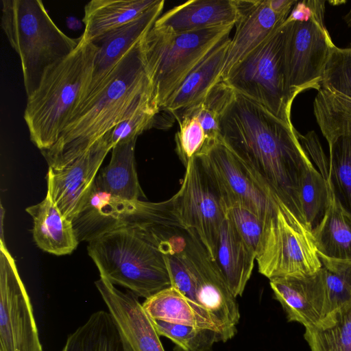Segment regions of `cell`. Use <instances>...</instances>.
I'll use <instances>...</instances> for the list:
<instances>
[{"mask_svg": "<svg viewBox=\"0 0 351 351\" xmlns=\"http://www.w3.org/2000/svg\"><path fill=\"white\" fill-rule=\"evenodd\" d=\"M255 261V252L226 217L220 228L215 262L234 297L242 295Z\"/></svg>", "mask_w": 351, "mask_h": 351, "instance_id": "cell-22", "label": "cell"}, {"mask_svg": "<svg viewBox=\"0 0 351 351\" xmlns=\"http://www.w3.org/2000/svg\"><path fill=\"white\" fill-rule=\"evenodd\" d=\"M198 155L213 177L226 210L233 206L244 207L258 216L266 228L284 204L266 182L221 138Z\"/></svg>", "mask_w": 351, "mask_h": 351, "instance_id": "cell-9", "label": "cell"}, {"mask_svg": "<svg viewBox=\"0 0 351 351\" xmlns=\"http://www.w3.org/2000/svg\"><path fill=\"white\" fill-rule=\"evenodd\" d=\"M152 321L159 336L170 339L175 343L178 350L214 351V344L219 341L223 342L221 334L215 330L172 324L160 320L152 319Z\"/></svg>", "mask_w": 351, "mask_h": 351, "instance_id": "cell-33", "label": "cell"}, {"mask_svg": "<svg viewBox=\"0 0 351 351\" xmlns=\"http://www.w3.org/2000/svg\"><path fill=\"white\" fill-rule=\"evenodd\" d=\"M237 18L236 0H191L161 14L154 25L182 33L235 25Z\"/></svg>", "mask_w": 351, "mask_h": 351, "instance_id": "cell-20", "label": "cell"}, {"mask_svg": "<svg viewBox=\"0 0 351 351\" xmlns=\"http://www.w3.org/2000/svg\"><path fill=\"white\" fill-rule=\"evenodd\" d=\"M111 149L106 134L84 154L65 167L48 168L47 193L69 220L72 221L86 203L97 173Z\"/></svg>", "mask_w": 351, "mask_h": 351, "instance_id": "cell-14", "label": "cell"}, {"mask_svg": "<svg viewBox=\"0 0 351 351\" xmlns=\"http://www.w3.org/2000/svg\"><path fill=\"white\" fill-rule=\"evenodd\" d=\"M195 287V302L210 317L223 342L234 337L240 319L236 297L197 235L188 230L182 252Z\"/></svg>", "mask_w": 351, "mask_h": 351, "instance_id": "cell-12", "label": "cell"}, {"mask_svg": "<svg viewBox=\"0 0 351 351\" xmlns=\"http://www.w3.org/2000/svg\"><path fill=\"white\" fill-rule=\"evenodd\" d=\"M136 202L114 196L94 184L88 199L72 221L78 241L89 243L126 226Z\"/></svg>", "mask_w": 351, "mask_h": 351, "instance_id": "cell-18", "label": "cell"}, {"mask_svg": "<svg viewBox=\"0 0 351 351\" xmlns=\"http://www.w3.org/2000/svg\"><path fill=\"white\" fill-rule=\"evenodd\" d=\"M136 139L117 143L112 148L110 162L99 171L95 185L122 199L136 202L145 197L141 188L135 161Z\"/></svg>", "mask_w": 351, "mask_h": 351, "instance_id": "cell-25", "label": "cell"}, {"mask_svg": "<svg viewBox=\"0 0 351 351\" xmlns=\"http://www.w3.org/2000/svg\"><path fill=\"white\" fill-rule=\"evenodd\" d=\"M1 27L19 56L29 97L48 67L69 55L80 43L61 31L40 0H2Z\"/></svg>", "mask_w": 351, "mask_h": 351, "instance_id": "cell-4", "label": "cell"}, {"mask_svg": "<svg viewBox=\"0 0 351 351\" xmlns=\"http://www.w3.org/2000/svg\"><path fill=\"white\" fill-rule=\"evenodd\" d=\"M142 306L152 319L219 332L208 315L173 286L145 299Z\"/></svg>", "mask_w": 351, "mask_h": 351, "instance_id": "cell-26", "label": "cell"}, {"mask_svg": "<svg viewBox=\"0 0 351 351\" xmlns=\"http://www.w3.org/2000/svg\"><path fill=\"white\" fill-rule=\"evenodd\" d=\"M220 137L305 225L300 186L312 162L293 126L234 92L221 118Z\"/></svg>", "mask_w": 351, "mask_h": 351, "instance_id": "cell-1", "label": "cell"}, {"mask_svg": "<svg viewBox=\"0 0 351 351\" xmlns=\"http://www.w3.org/2000/svg\"><path fill=\"white\" fill-rule=\"evenodd\" d=\"M231 38L226 37L192 70L179 88L168 99L159 114L173 118L203 99L221 80Z\"/></svg>", "mask_w": 351, "mask_h": 351, "instance_id": "cell-21", "label": "cell"}, {"mask_svg": "<svg viewBox=\"0 0 351 351\" xmlns=\"http://www.w3.org/2000/svg\"><path fill=\"white\" fill-rule=\"evenodd\" d=\"M179 129L176 134V152L180 160L187 167L189 161L200 154L207 145V137L197 119L184 115L177 120Z\"/></svg>", "mask_w": 351, "mask_h": 351, "instance_id": "cell-37", "label": "cell"}, {"mask_svg": "<svg viewBox=\"0 0 351 351\" xmlns=\"http://www.w3.org/2000/svg\"><path fill=\"white\" fill-rule=\"evenodd\" d=\"M256 261L269 280L306 276L322 267L311 231L284 204L265 228Z\"/></svg>", "mask_w": 351, "mask_h": 351, "instance_id": "cell-8", "label": "cell"}, {"mask_svg": "<svg viewBox=\"0 0 351 351\" xmlns=\"http://www.w3.org/2000/svg\"><path fill=\"white\" fill-rule=\"evenodd\" d=\"M275 299L281 304L288 322L304 328L317 325L325 316L326 293L324 271L303 277H280L269 280Z\"/></svg>", "mask_w": 351, "mask_h": 351, "instance_id": "cell-17", "label": "cell"}, {"mask_svg": "<svg viewBox=\"0 0 351 351\" xmlns=\"http://www.w3.org/2000/svg\"><path fill=\"white\" fill-rule=\"evenodd\" d=\"M67 25L69 28L76 29L80 28L79 27L80 26V23L75 18L70 17L67 19Z\"/></svg>", "mask_w": 351, "mask_h": 351, "instance_id": "cell-42", "label": "cell"}, {"mask_svg": "<svg viewBox=\"0 0 351 351\" xmlns=\"http://www.w3.org/2000/svg\"><path fill=\"white\" fill-rule=\"evenodd\" d=\"M236 1L238 18L221 74V80L236 64L277 31L289 15L275 12L268 0Z\"/></svg>", "mask_w": 351, "mask_h": 351, "instance_id": "cell-16", "label": "cell"}, {"mask_svg": "<svg viewBox=\"0 0 351 351\" xmlns=\"http://www.w3.org/2000/svg\"><path fill=\"white\" fill-rule=\"evenodd\" d=\"M332 192L327 180L313 164L305 170L300 186V203L304 221L311 232L323 219Z\"/></svg>", "mask_w": 351, "mask_h": 351, "instance_id": "cell-32", "label": "cell"}, {"mask_svg": "<svg viewBox=\"0 0 351 351\" xmlns=\"http://www.w3.org/2000/svg\"><path fill=\"white\" fill-rule=\"evenodd\" d=\"M0 351H43L16 263L0 241Z\"/></svg>", "mask_w": 351, "mask_h": 351, "instance_id": "cell-13", "label": "cell"}, {"mask_svg": "<svg viewBox=\"0 0 351 351\" xmlns=\"http://www.w3.org/2000/svg\"><path fill=\"white\" fill-rule=\"evenodd\" d=\"M234 27V24L182 33L153 25L141 49L153 97L160 110L192 70Z\"/></svg>", "mask_w": 351, "mask_h": 351, "instance_id": "cell-6", "label": "cell"}, {"mask_svg": "<svg viewBox=\"0 0 351 351\" xmlns=\"http://www.w3.org/2000/svg\"><path fill=\"white\" fill-rule=\"evenodd\" d=\"M320 88L351 100V45L333 48L324 71Z\"/></svg>", "mask_w": 351, "mask_h": 351, "instance_id": "cell-35", "label": "cell"}, {"mask_svg": "<svg viewBox=\"0 0 351 351\" xmlns=\"http://www.w3.org/2000/svg\"><path fill=\"white\" fill-rule=\"evenodd\" d=\"M158 0H92L84 7V38L97 44L106 35L136 19Z\"/></svg>", "mask_w": 351, "mask_h": 351, "instance_id": "cell-24", "label": "cell"}, {"mask_svg": "<svg viewBox=\"0 0 351 351\" xmlns=\"http://www.w3.org/2000/svg\"><path fill=\"white\" fill-rule=\"evenodd\" d=\"M152 100V86L141 40L83 100L57 142L41 152L49 167L62 168L82 156L118 123Z\"/></svg>", "mask_w": 351, "mask_h": 351, "instance_id": "cell-2", "label": "cell"}, {"mask_svg": "<svg viewBox=\"0 0 351 351\" xmlns=\"http://www.w3.org/2000/svg\"><path fill=\"white\" fill-rule=\"evenodd\" d=\"M344 21L348 27H351V8L348 12L343 16Z\"/></svg>", "mask_w": 351, "mask_h": 351, "instance_id": "cell-43", "label": "cell"}, {"mask_svg": "<svg viewBox=\"0 0 351 351\" xmlns=\"http://www.w3.org/2000/svg\"><path fill=\"white\" fill-rule=\"evenodd\" d=\"M226 217L256 254L265 229L264 222L255 213L239 206L229 207Z\"/></svg>", "mask_w": 351, "mask_h": 351, "instance_id": "cell-38", "label": "cell"}, {"mask_svg": "<svg viewBox=\"0 0 351 351\" xmlns=\"http://www.w3.org/2000/svg\"><path fill=\"white\" fill-rule=\"evenodd\" d=\"M234 93L233 89L221 80L202 101L178 113L174 119L178 120L184 115L196 117L204 130L208 145L221 138V118Z\"/></svg>", "mask_w": 351, "mask_h": 351, "instance_id": "cell-31", "label": "cell"}, {"mask_svg": "<svg viewBox=\"0 0 351 351\" xmlns=\"http://www.w3.org/2000/svg\"><path fill=\"white\" fill-rule=\"evenodd\" d=\"M80 36L77 47L48 67L27 97L23 117L31 141L41 152L57 142L91 83L98 45Z\"/></svg>", "mask_w": 351, "mask_h": 351, "instance_id": "cell-3", "label": "cell"}, {"mask_svg": "<svg viewBox=\"0 0 351 351\" xmlns=\"http://www.w3.org/2000/svg\"><path fill=\"white\" fill-rule=\"evenodd\" d=\"M95 284L112 317L123 351H165L138 296L121 291L103 277Z\"/></svg>", "mask_w": 351, "mask_h": 351, "instance_id": "cell-15", "label": "cell"}, {"mask_svg": "<svg viewBox=\"0 0 351 351\" xmlns=\"http://www.w3.org/2000/svg\"><path fill=\"white\" fill-rule=\"evenodd\" d=\"M62 351H123L121 339L109 312L93 313L67 337Z\"/></svg>", "mask_w": 351, "mask_h": 351, "instance_id": "cell-28", "label": "cell"}, {"mask_svg": "<svg viewBox=\"0 0 351 351\" xmlns=\"http://www.w3.org/2000/svg\"><path fill=\"white\" fill-rule=\"evenodd\" d=\"M158 113L159 109L154 100L143 105L106 133L111 147L121 142L137 139L143 132L154 127Z\"/></svg>", "mask_w": 351, "mask_h": 351, "instance_id": "cell-36", "label": "cell"}, {"mask_svg": "<svg viewBox=\"0 0 351 351\" xmlns=\"http://www.w3.org/2000/svg\"><path fill=\"white\" fill-rule=\"evenodd\" d=\"M26 211L33 219V237L41 250L57 256L70 254L75 250L79 241L72 221L62 215L49 193Z\"/></svg>", "mask_w": 351, "mask_h": 351, "instance_id": "cell-23", "label": "cell"}, {"mask_svg": "<svg viewBox=\"0 0 351 351\" xmlns=\"http://www.w3.org/2000/svg\"><path fill=\"white\" fill-rule=\"evenodd\" d=\"M164 5V0H158L145 13L110 32L97 43L98 52L86 97L103 82L122 58L153 27L160 16Z\"/></svg>", "mask_w": 351, "mask_h": 351, "instance_id": "cell-19", "label": "cell"}, {"mask_svg": "<svg viewBox=\"0 0 351 351\" xmlns=\"http://www.w3.org/2000/svg\"><path fill=\"white\" fill-rule=\"evenodd\" d=\"M324 3L319 1L308 21L285 22L284 64L293 100L304 90L320 88L325 66L335 47L324 25Z\"/></svg>", "mask_w": 351, "mask_h": 351, "instance_id": "cell-10", "label": "cell"}, {"mask_svg": "<svg viewBox=\"0 0 351 351\" xmlns=\"http://www.w3.org/2000/svg\"><path fill=\"white\" fill-rule=\"evenodd\" d=\"M311 232L319 256L351 261V216L332 193L323 219Z\"/></svg>", "mask_w": 351, "mask_h": 351, "instance_id": "cell-27", "label": "cell"}, {"mask_svg": "<svg viewBox=\"0 0 351 351\" xmlns=\"http://www.w3.org/2000/svg\"><path fill=\"white\" fill-rule=\"evenodd\" d=\"M319 1L307 0L297 1L293 5L287 22H305L309 21L318 5Z\"/></svg>", "mask_w": 351, "mask_h": 351, "instance_id": "cell-40", "label": "cell"}, {"mask_svg": "<svg viewBox=\"0 0 351 351\" xmlns=\"http://www.w3.org/2000/svg\"><path fill=\"white\" fill-rule=\"evenodd\" d=\"M304 338L310 351H351V300L305 328Z\"/></svg>", "mask_w": 351, "mask_h": 351, "instance_id": "cell-29", "label": "cell"}, {"mask_svg": "<svg viewBox=\"0 0 351 351\" xmlns=\"http://www.w3.org/2000/svg\"><path fill=\"white\" fill-rule=\"evenodd\" d=\"M171 200L181 221L195 233L215 261L226 207L213 177L199 155L189 161L180 189Z\"/></svg>", "mask_w": 351, "mask_h": 351, "instance_id": "cell-11", "label": "cell"}, {"mask_svg": "<svg viewBox=\"0 0 351 351\" xmlns=\"http://www.w3.org/2000/svg\"><path fill=\"white\" fill-rule=\"evenodd\" d=\"M298 138L306 154H308L312 157L313 160L319 168V173L327 180L329 170V160H328L323 152L315 133L311 131L305 136H301L298 133Z\"/></svg>", "mask_w": 351, "mask_h": 351, "instance_id": "cell-39", "label": "cell"}, {"mask_svg": "<svg viewBox=\"0 0 351 351\" xmlns=\"http://www.w3.org/2000/svg\"><path fill=\"white\" fill-rule=\"evenodd\" d=\"M326 141L330 151L327 182L336 201L351 216V128Z\"/></svg>", "mask_w": 351, "mask_h": 351, "instance_id": "cell-30", "label": "cell"}, {"mask_svg": "<svg viewBox=\"0 0 351 351\" xmlns=\"http://www.w3.org/2000/svg\"><path fill=\"white\" fill-rule=\"evenodd\" d=\"M284 24L236 64L222 80L233 90L261 104L286 123L293 125L284 64Z\"/></svg>", "mask_w": 351, "mask_h": 351, "instance_id": "cell-7", "label": "cell"}, {"mask_svg": "<svg viewBox=\"0 0 351 351\" xmlns=\"http://www.w3.org/2000/svg\"><path fill=\"white\" fill-rule=\"evenodd\" d=\"M297 1L295 0H268L271 8L278 14H290Z\"/></svg>", "mask_w": 351, "mask_h": 351, "instance_id": "cell-41", "label": "cell"}, {"mask_svg": "<svg viewBox=\"0 0 351 351\" xmlns=\"http://www.w3.org/2000/svg\"><path fill=\"white\" fill-rule=\"evenodd\" d=\"M319 257L325 276L326 316L351 300V261Z\"/></svg>", "mask_w": 351, "mask_h": 351, "instance_id": "cell-34", "label": "cell"}, {"mask_svg": "<svg viewBox=\"0 0 351 351\" xmlns=\"http://www.w3.org/2000/svg\"><path fill=\"white\" fill-rule=\"evenodd\" d=\"M100 277L145 299L171 286L163 253L138 230L125 226L88 243Z\"/></svg>", "mask_w": 351, "mask_h": 351, "instance_id": "cell-5", "label": "cell"}]
</instances>
